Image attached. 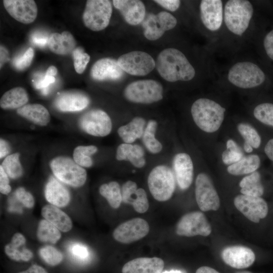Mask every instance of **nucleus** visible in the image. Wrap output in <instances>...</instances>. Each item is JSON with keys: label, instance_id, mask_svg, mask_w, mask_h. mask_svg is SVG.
Segmentation results:
<instances>
[{"label": "nucleus", "instance_id": "nucleus-46", "mask_svg": "<svg viewBox=\"0 0 273 273\" xmlns=\"http://www.w3.org/2000/svg\"><path fill=\"white\" fill-rule=\"evenodd\" d=\"M15 195L17 199L25 207L31 208L34 206L35 201L33 195L23 187L18 188L16 190Z\"/></svg>", "mask_w": 273, "mask_h": 273}, {"label": "nucleus", "instance_id": "nucleus-59", "mask_svg": "<svg viewBox=\"0 0 273 273\" xmlns=\"http://www.w3.org/2000/svg\"><path fill=\"white\" fill-rule=\"evenodd\" d=\"M244 150L247 153H250L253 151L252 147L249 144L244 142Z\"/></svg>", "mask_w": 273, "mask_h": 273}, {"label": "nucleus", "instance_id": "nucleus-57", "mask_svg": "<svg viewBox=\"0 0 273 273\" xmlns=\"http://www.w3.org/2000/svg\"><path fill=\"white\" fill-rule=\"evenodd\" d=\"M196 273H220L216 270L209 266H201L198 268Z\"/></svg>", "mask_w": 273, "mask_h": 273}, {"label": "nucleus", "instance_id": "nucleus-36", "mask_svg": "<svg viewBox=\"0 0 273 273\" xmlns=\"http://www.w3.org/2000/svg\"><path fill=\"white\" fill-rule=\"evenodd\" d=\"M1 165L8 176L12 179H17L23 174V167L21 162L20 154L12 153L5 157Z\"/></svg>", "mask_w": 273, "mask_h": 273}, {"label": "nucleus", "instance_id": "nucleus-9", "mask_svg": "<svg viewBox=\"0 0 273 273\" xmlns=\"http://www.w3.org/2000/svg\"><path fill=\"white\" fill-rule=\"evenodd\" d=\"M78 125L86 134L97 137L109 135L112 129V122L109 115L98 109L84 113L78 120Z\"/></svg>", "mask_w": 273, "mask_h": 273}, {"label": "nucleus", "instance_id": "nucleus-60", "mask_svg": "<svg viewBox=\"0 0 273 273\" xmlns=\"http://www.w3.org/2000/svg\"><path fill=\"white\" fill-rule=\"evenodd\" d=\"M162 273H183V272L179 270H171L169 271L165 270V271Z\"/></svg>", "mask_w": 273, "mask_h": 273}, {"label": "nucleus", "instance_id": "nucleus-2", "mask_svg": "<svg viewBox=\"0 0 273 273\" xmlns=\"http://www.w3.org/2000/svg\"><path fill=\"white\" fill-rule=\"evenodd\" d=\"M225 109L216 102L207 98L195 101L191 112L194 121L203 131L212 133L220 127Z\"/></svg>", "mask_w": 273, "mask_h": 273}, {"label": "nucleus", "instance_id": "nucleus-21", "mask_svg": "<svg viewBox=\"0 0 273 273\" xmlns=\"http://www.w3.org/2000/svg\"><path fill=\"white\" fill-rule=\"evenodd\" d=\"M124 75V71L119 66L117 60L110 58L101 59L93 65L90 76L98 81L117 80Z\"/></svg>", "mask_w": 273, "mask_h": 273}, {"label": "nucleus", "instance_id": "nucleus-41", "mask_svg": "<svg viewBox=\"0 0 273 273\" xmlns=\"http://www.w3.org/2000/svg\"><path fill=\"white\" fill-rule=\"evenodd\" d=\"M238 130L245 140L253 148L257 149L261 144V138L256 130L251 125L246 123H240Z\"/></svg>", "mask_w": 273, "mask_h": 273}, {"label": "nucleus", "instance_id": "nucleus-45", "mask_svg": "<svg viewBox=\"0 0 273 273\" xmlns=\"http://www.w3.org/2000/svg\"><path fill=\"white\" fill-rule=\"evenodd\" d=\"M34 57V50L30 47L21 56L15 58L13 61L14 67L19 70H23L28 67Z\"/></svg>", "mask_w": 273, "mask_h": 273}, {"label": "nucleus", "instance_id": "nucleus-14", "mask_svg": "<svg viewBox=\"0 0 273 273\" xmlns=\"http://www.w3.org/2000/svg\"><path fill=\"white\" fill-rule=\"evenodd\" d=\"M149 232V225L146 220L134 218L119 224L113 231V237L121 243L129 244L143 238Z\"/></svg>", "mask_w": 273, "mask_h": 273}, {"label": "nucleus", "instance_id": "nucleus-30", "mask_svg": "<svg viewBox=\"0 0 273 273\" xmlns=\"http://www.w3.org/2000/svg\"><path fill=\"white\" fill-rule=\"evenodd\" d=\"M41 213L46 220L60 231L68 232L72 229L73 224L71 218L59 207L47 204L42 208Z\"/></svg>", "mask_w": 273, "mask_h": 273}, {"label": "nucleus", "instance_id": "nucleus-16", "mask_svg": "<svg viewBox=\"0 0 273 273\" xmlns=\"http://www.w3.org/2000/svg\"><path fill=\"white\" fill-rule=\"evenodd\" d=\"M7 12L17 21L24 24L33 22L37 15V7L32 0H4Z\"/></svg>", "mask_w": 273, "mask_h": 273}, {"label": "nucleus", "instance_id": "nucleus-33", "mask_svg": "<svg viewBox=\"0 0 273 273\" xmlns=\"http://www.w3.org/2000/svg\"><path fill=\"white\" fill-rule=\"evenodd\" d=\"M260 160L255 154L243 156L239 161L230 165L227 168L228 172L232 175H240L251 173L259 167Z\"/></svg>", "mask_w": 273, "mask_h": 273}, {"label": "nucleus", "instance_id": "nucleus-10", "mask_svg": "<svg viewBox=\"0 0 273 273\" xmlns=\"http://www.w3.org/2000/svg\"><path fill=\"white\" fill-rule=\"evenodd\" d=\"M117 62L122 70L132 75L144 76L156 67V62L148 54L142 51H132L121 55Z\"/></svg>", "mask_w": 273, "mask_h": 273}, {"label": "nucleus", "instance_id": "nucleus-15", "mask_svg": "<svg viewBox=\"0 0 273 273\" xmlns=\"http://www.w3.org/2000/svg\"><path fill=\"white\" fill-rule=\"evenodd\" d=\"M234 203L240 212L253 222L258 223L268 213L267 204L260 197L239 195L235 198Z\"/></svg>", "mask_w": 273, "mask_h": 273}, {"label": "nucleus", "instance_id": "nucleus-29", "mask_svg": "<svg viewBox=\"0 0 273 273\" xmlns=\"http://www.w3.org/2000/svg\"><path fill=\"white\" fill-rule=\"evenodd\" d=\"M76 41L73 35L68 31H63L61 34L53 33L49 37L48 46L54 53L66 55L72 53L76 47Z\"/></svg>", "mask_w": 273, "mask_h": 273}, {"label": "nucleus", "instance_id": "nucleus-11", "mask_svg": "<svg viewBox=\"0 0 273 273\" xmlns=\"http://www.w3.org/2000/svg\"><path fill=\"white\" fill-rule=\"evenodd\" d=\"M211 227L205 215L200 211H193L183 215L178 221L175 232L177 235L206 237L211 233Z\"/></svg>", "mask_w": 273, "mask_h": 273}, {"label": "nucleus", "instance_id": "nucleus-61", "mask_svg": "<svg viewBox=\"0 0 273 273\" xmlns=\"http://www.w3.org/2000/svg\"><path fill=\"white\" fill-rule=\"evenodd\" d=\"M236 273H252V272L249 271H241L237 272Z\"/></svg>", "mask_w": 273, "mask_h": 273}, {"label": "nucleus", "instance_id": "nucleus-25", "mask_svg": "<svg viewBox=\"0 0 273 273\" xmlns=\"http://www.w3.org/2000/svg\"><path fill=\"white\" fill-rule=\"evenodd\" d=\"M46 199L50 203L58 207H64L68 205L71 200L69 190L56 178H50L46 184L44 189Z\"/></svg>", "mask_w": 273, "mask_h": 273}, {"label": "nucleus", "instance_id": "nucleus-5", "mask_svg": "<svg viewBox=\"0 0 273 273\" xmlns=\"http://www.w3.org/2000/svg\"><path fill=\"white\" fill-rule=\"evenodd\" d=\"M148 185L154 198L160 202L170 199L174 191L175 180L171 169L164 165L155 167L148 177Z\"/></svg>", "mask_w": 273, "mask_h": 273}, {"label": "nucleus", "instance_id": "nucleus-19", "mask_svg": "<svg viewBox=\"0 0 273 273\" xmlns=\"http://www.w3.org/2000/svg\"><path fill=\"white\" fill-rule=\"evenodd\" d=\"M203 24L209 30L216 31L220 27L223 19L222 3L220 0H203L200 6Z\"/></svg>", "mask_w": 273, "mask_h": 273}, {"label": "nucleus", "instance_id": "nucleus-51", "mask_svg": "<svg viewBox=\"0 0 273 273\" xmlns=\"http://www.w3.org/2000/svg\"><path fill=\"white\" fill-rule=\"evenodd\" d=\"M55 76H49L45 74L41 78L35 82V86L36 88H47L50 84L55 81Z\"/></svg>", "mask_w": 273, "mask_h": 273}, {"label": "nucleus", "instance_id": "nucleus-34", "mask_svg": "<svg viewBox=\"0 0 273 273\" xmlns=\"http://www.w3.org/2000/svg\"><path fill=\"white\" fill-rule=\"evenodd\" d=\"M240 192L243 195L253 197H260L264 193L261 183L260 174L254 171L242 178L239 183Z\"/></svg>", "mask_w": 273, "mask_h": 273}, {"label": "nucleus", "instance_id": "nucleus-43", "mask_svg": "<svg viewBox=\"0 0 273 273\" xmlns=\"http://www.w3.org/2000/svg\"><path fill=\"white\" fill-rule=\"evenodd\" d=\"M42 259L48 264L56 266L60 264L63 259L62 253L52 246L42 247L39 251Z\"/></svg>", "mask_w": 273, "mask_h": 273}, {"label": "nucleus", "instance_id": "nucleus-39", "mask_svg": "<svg viewBox=\"0 0 273 273\" xmlns=\"http://www.w3.org/2000/svg\"><path fill=\"white\" fill-rule=\"evenodd\" d=\"M94 145H78L74 148L72 158L75 162L83 168H89L93 164L92 156L98 151Z\"/></svg>", "mask_w": 273, "mask_h": 273}, {"label": "nucleus", "instance_id": "nucleus-6", "mask_svg": "<svg viewBox=\"0 0 273 273\" xmlns=\"http://www.w3.org/2000/svg\"><path fill=\"white\" fill-rule=\"evenodd\" d=\"M163 93V87L160 83L146 79L130 83L124 89L123 94L129 102L148 104L161 100Z\"/></svg>", "mask_w": 273, "mask_h": 273}, {"label": "nucleus", "instance_id": "nucleus-12", "mask_svg": "<svg viewBox=\"0 0 273 273\" xmlns=\"http://www.w3.org/2000/svg\"><path fill=\"white\" fill-rule=\"evenodd\" d=\"M195 197L199 208L203 211H216L220 206L218 195L210 177L199 173L195 181Z\"/></svg>", "mask_w": 273, "mask_h": 273}, {"label": "nucleus", "instance_id": "nucleus-3", "mask_svg": "<svg viewBox=\"0 0 273 273\" xmlns=\"http://www.w3.org/2000/svg\"><path fill=\"white\" fill-rule=\"evenodd\" d=\"M49 166L56 178L66 185L78 188L86 183L87 172L85 168L68 156H56L50 160Z\"/></svg>", "mask_w": 273, "mask_h": 273}, {"label": "nucleus", "instance_id": "nucleus-13", "mask_svg": "<svg viewBox=\"0 0 273 273\" xmlns=\"http://www.w3.org/2000/svg\"><path fill=\"white\" fill-rule=\"evenodd\" d=\"M176 24V19L166 11L160 12L156 15L150 13L142 22L144 36L150 40H157L165 31L173 29Z\"/></svg>", "mask_w": 273, "mask_h": 273}, {"label": "nucleus", "instance_id": "nucleus-56", "mask_svg": "<svg viewBox=\"0 0 273 273\" xmlns=\"http://www.w3.org/2000/svg\"><path fill=\"white\" fill-rule=\"evenodd\" d=\"M9 60L8 51L3 46H1V68L2 65Z\"/></svg>", "mask_w": 273, "mask_h": 273}, {"label": "nucleus", "instance_id": "nucleus-40", "mask_svg": "<svg viewBox=\"0 0 273 273\" xmlns=\"http://www.w3.org/2000/svg\"><path fill=\"white\" fill-rule=\"evenodd\" d=\"M226 150L222 154V160L226 165H231L239 161L243 153L237 143L232 139L229 140L226 144Z\"/></svg>", "mask_w": 273, "mask_h": 273}, {"label": "nucleus", "instance_id": "nucleus-48", "mask_svg": "<svg viewBox=\"0 0 273 273\" xmlns=\"http://www.w3.org/2000/svg\"><path fill=\"white\" fill-rule=\"evenodd\" d=\"M9 178L2 166L0 165V192L3 195H8L11 191Z\"/></svg>", "mask_w": 273, "mask_h": 273}, {"label": "nucleus", "instance_id": "nucleus-54", "mask_svg": "<svg viewBox=\"0 0 273 273\" xmlns=\"http://www.w3.org/2000/svg\"><path fill=\"white\" fill-rule=\"evenodd\" d=\"M18 273H49L43 267L37 264H33L27 269Z\"/></svg>", "mask_w": 273, "mask_h": 273}, {"label": "nucleus", "instance_id": "nucleus-28", "mask_svg": "<svg viewBox=\"0 0 273 273\" xmlns=\"http://www.w3.org/2000/svg\"><path fill=\"white\" fill-rule=\"evenodd\" d=\"M145 152L143 148L138 144L123 143L116 150V158L118 161H129L134 167L140 168L146 164Z\"/></svg>", "mask_w": 273, "mask_h": 273}, {"label": "nucleus", "instance_id": "nucleus-37", "mask_svg": "<svg viewBox=\"0 0 273 273\" xmlns=\"http://www.w3.org/2000/svg\"><path fill=\"white\" fill-rule=\"evenodd\" d=\"M36 235L40 242L50 244L56 243L61 237L60 231L46 219L39 221Z\"/></svg>", "mask_w": 273, "mask_h": 273}, {"label": "nucleus", "instance_id": "nucleus-31", "mask_svg": "<svg viewBox=\"0 0 273 273\" xmlns=\"http://www.w3.org/2000/svg\"><path fill=\"white\" fill-rule=\"evenodd\" d=\"M28 95L26 90L21 87H14L2 96L0 106L4 110L18 109L27 104Z\"/></svg>", "mask_w": 273, "mask_h": 273}, {"label": "nucleus", "instance_id": "nucleus-23", "mask_svg": "<svg viewBox=\"0 0 273 273\" xmlns=\"http://www.w3.org/2000/svg\"><path fill=\"white\" fill-rule=\"evenodd\" d=\"M113 4L129 24L136 25L145 18L146 9L143 3L138 0H114Z\"/></svg>", "mask_w": 273, "mask_h": 273}, {"label": "nucleus", "instance_id": "nucleus-1", "mask_svg": "<svg viewBox=\"0 0 273 273\" xmlns=\"http://www.w3.org/2000/svg\"><path fill=\"white\" fill-rule=\"evenodd\" d=\"M156 67L160 75L169 82L189 81L195 70L185 55L174 48L166 49L157 57Z\"/></svg>", "mask_w": 273, "mask_h": 273}, {"label": "nucleus", "instance_id": "nucleus-58", "mask_svg": "<svg viewBox=\"0 0 273 273\" xmlns=\"http://www.w3.org/2000/svg\"><path fill=\"white\" fill-rule=\"evenodd\" d=\"M57 73V69L54 66H50L46 73V74L49 76H55Z\"/></svg>", "mask_w": 273, "mask_h": 273}, {"label": "nucleus", "instance_id": "nucleus-8", "mask_svg": "<svg viewBox=\"0 0 273 273\" xmlns=\"http://www.w3.org/2000/svg\"><path fill=\"white\" fill-rule=\"evenodd\" d=\"M112 13L111 3L108 0H88L82 15L84 25L88 29L99 31L106 28Z\"/></svg>", "mask_w": 273, "mask_h": 273}, {"label": "nucleus", "instance_id": "nucleus-18", "mask_svg": "<svg viewBox=\"0 0 273 273\" xmlns=\"http://www.w3.org/2000/svg\"><path fill=\"white\" fill-rule=\"evenodd\" d=\"M89 102V98L83 93L70 90L59 94L55 100L54 105L60 111L74 112L85 109Z\"/></svg>", "mask_w": 273, "mask_h": 273}, {"label": "nucleus", "instance_id": "nucleus-53", "mask_svg": "<svg viewBox=\"0 0 273 273\" xmlns=\"http://www.w3.org/2000/svg\"><path fill=\"white\" fill-rule=\"evenodd\" d=\"M48 40L49 37L41 34H34L31 36L33 43L40 47H44L48 45Z\"/></svg>", "mask_w": 273, "mask_h": 273}, {"label": "nucleus", "instance_id": "nucleus-22", "mask_svg": "<svg viewBox=\"0 0 273 273\" xmlns=\"http://www.w3.org/2000/svg\"><path fill=\"white\" fill-rule=\"evenodd\" d=\"M173 167L180 189H188L192 184L194 174L193 163L190 156L185 153L177 154L173 158Z\"/></svg>", "mask_w": 273, "mask_h": 273}, {"label": "nucleus", "instance_id": "nucleus-55", "mask_svg": "<svg viewBox=\"0 0 273 273\" xmlns=\"http://www.w3.org/2000/svg\"><path fill=\"white\" fill-rule=\"evenodd\" d=\"M264 152L268 158L273 161V139L269 140L264 147Z\"/></svg>", "mask_w": 273, "mask_h": 273}, {"label": "nucleus", "instance_id": "nucleus-50", "mask_svg": "<svg viewBox=\"0 0 273 273\" xmlns=\"http://www.w3.org/2000/svg\"><path fill=\"white\" fill-rule=\"evenodd\" d=\"M154 2L172 12L177 10L180 5V1L178 0H156Z\"/></svg>", "mask_w": 273, "mask_h": 273}, {"label": "nucleus", "instance_id": "nucleus-47", "mask_svg": "<svg viewBox=\"0 0 273 273\" xmlns=\"http://www.w3.org/2000/svg\"><path fill=\"white\" fill-rule=\"evenodd\" d=\"M72 255L77 260H86L89 256L87 247L80 243H75L70 247Z\"/></svg>", "mask_w": 273, "mask_h": 273}, {"label": "nucleus", "instance_id": "nucleus-24", "mask_svg": "<svg viewBox=\"0 0 273 273\" xmlns=\"http://www.w3.org/2000/svg\"><path fill=\"white\" fill-rule=\"evenodd\" d=\"M164 262L160 258L139 257L126 262L122 273H162Z\"/></svg>", "mask_w": 273, "mask_h": 273}, {"label": "nucleus", "instance_id": "nucleus-38", "mask_svg": "<svg viewBox=\"0 0 273 273\" xmlns=\"http://www.w3.org/2000/svg\"><path fill=\"white\" fill-rule=\"evenodd\" d=\"M157 122L151 119L145 129L142 136L143 142L147 150L152 154H157L162 150L161 143L155 138Z\"/></svg>", "mask_w": 273, "mask_h": 273}, {"label": "nucleus", "instance_id": "nucleus-32", "mask_svg": "<svg viewBox=\"0 0 273 273\" xmlns=\"http://www.w3.org/2000/svg\"><path fill=\"white\" fill-rule=\"evenodd\" d=\"M146 121L141 117L133 118L129 123L119 127L117 130L119 136L124 143L131 144L142 137Z\"/></svg>", "mask_w": 273, "mask_h": 273}, {"label": "nucleus", "instance_id": "nucleus-42", "mask_svg": "<svg viewBox=\"0 0 273 273\" xmlns=\"http://www.w3.org/2000/svg\"><path fill=\"white\" fill-rule=\"evenodd\" d=\"M253 114L260 122L273 126V104L265 103L257 105Z\"/></svg>", "mask_w": 273, "mask_h": 273}, {"label": "nucleus", "instance_id": "nucleus-20", "mask_svg": "<svg viewBox=\"0 0 273 273\" xmlns=\"http://www.w3.org/2000/svg\"><path fill=\"white\" fill-rule=\"evenodd\" d=\"M121 194L122 202L131 205L137 212L144 213L148 210L149 204L147 193L143 188L138 189L134 181H126L122 185Z\"/></svg>", "mask_w": 273, "mask_h": 273}, {"label": "nucleus", "instance_id": "nucleus-26", "mask_svg": "<svg viewBox=\"0 0 273 273\" xmlns=\"http://www.w3.org/2000/svg\"><path fill=\"white\" fill-rule=\"evenodd\" d=\"M17 114L35 125L46 126L51 121L48 109L40 104H27L17 110Z\"/></svg>", "mask_w": 273, "mask_h": 273}, {"label": "nucleus", "instance_id": "nucleus-4", "mask_svg": "<svg viewBox=\"0 0 273 273\" xmlns=\"http://www.w3.org/2000/svg\"><path fill=\"white\" fill-rule=\"evenodd\" d=\"M251 3L246 0H230L224 10V20L228 29L241 35L248 28L253 14Z\"/></svg>", "mask_w": 273, "mask_h": 273}, {"label": "nucleus", "instance_id": "nucleus-49", "mask_svg": "<svg viewBox=\"0 0 273 273\" xmlns=\"http://www.w3.org/2000/svg\"><path fill=\"white\" fill-rule=\"evenodd\" d=\"M263 45L267 56L273 60V30L265 36Z\"/></svg>", "mask_w": 273, "mask_h": 273}, {"label": "nucleus", "instance_id": "nucleus-52", "mask_svg": "<svg viewBox=\"0 0 273 273\" xmlns=\"http://www.w3.org/2000/svg\"><path fill=\"white\" fill-rule=\"evenodd\" d=\"M11 148L9 143L6 140L1 138L0 140V159H4L11 154Z\"/></svg>", "mask_w": 273, "mask_h": 273}, {"label": "nucleus", "instance_id": "nucleus-44", "mask_svg": "<svg viewBox=\"0 0 273 273\" xmlns=\"http://www.w3.org/2000/svg\"><path fill=\"white\" fill-rule=\"evenodd\" d=\"M74 60V67L78 74L82 73L90 60V56L84 52L81 47L76 48L72 52Z\"/></svg>", "mask_w": 273, "mask_h": 273}, {"label": "nucleus", "instance_id": "nucleus-27", "mask_svg": "<svg viewBox=\"0 0 273 273\" xmlns=\"http://www.w3.org/2000/svg\"><path fill=\"white\" fill-rule=\"evenodd\" d=\"M26 239L20 233H15L11 242L5 247L6 254L12 260L19 261H28L33 256L32 251L24 247Z\"/></svg>", "mask_w": 273, "mask_h": 273}, {"label": "nucleus", "instance_id": "nucleus-17", "mask_svg": "<svg viewBox=\"0 0 273 273\" xmlns=\"http://www.w3.org/2000/svg\"><path fill=\"white\" fill-rule=\"evenodd\" d=\"M221 257L225 264L237 269L247 268L255 260L253 251L242 246H233L224 248L221 252Z\"/></svg>", "mask_w": 273, "mask_h": 273}, {"label": "nucleus", "instance_id": "nucleus-35", "mask_svg": "<svg viewBox=\"0 0 273 273\" xmlns=\"http://www.w3.org/2000/svg\"><path fill=\"white\" fill-rule=\"evenodd\" d=\"M99 193L108 201L110 206L117 209L122 202L121 190L119 184L112 181L108 184H104L99 188Z\"/></svg>", "mask_w": 273, "mask_h": 273}, {"label": "nucleus", "instance_id": "nucleus-7", "mask_svg": "<svg viewBox=\"0 0 273 273\" xmlns=\"http://www.w3.org/2000/svg\"><path fill=\"white\" fill-rule=\"evenodd\" d=\"M263 71L250 62H238L228 73V79L235 86L242 88H250L260 85L265 80Z\"/></svg>", "mask_w": 273, "mask_h": 273}]
</instances>
